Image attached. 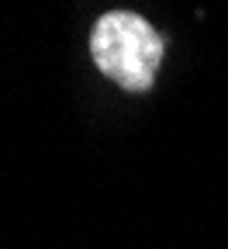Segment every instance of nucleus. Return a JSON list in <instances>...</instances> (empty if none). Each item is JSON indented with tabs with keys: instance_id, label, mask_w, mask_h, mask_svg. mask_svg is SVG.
<instances>
[{
	"instance_id": "obj_1",
	"label": "nucleus",
	"mask_w": 228,
	"mask_h": 249,
	"mask_svg": "<svg viewBox=\"0 0 228 249\" xmlns=\"http://www.w3.org/2000/svg\"><path fill=\"white\" fill-rule=\"evenodd\" d=\"M162 52V35L132 11H107L90 31V55L97 70L128 93H145L152 87Z\"/></svg>"
}]
</instances>
